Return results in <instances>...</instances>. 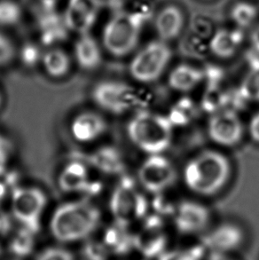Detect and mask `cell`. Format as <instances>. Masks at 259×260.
Here are the masks:
<instances>
[{
  "label": "cell",
  "mask_w": 259,
  "mask_h": 260,
  "mask_svg": "<svg viewBox=\"0 0 259 260\" xmlns=\"http://www.w3.org/2000/svg\"><path fill=\"white\" fill-rule=\"evenodd\" d=\"M102 214L89 199L60 204L50 219V232L54 239L63 243L86 239L98 229Z\"/></svg>",
  "instance_id": "obj_1"
},
{
  "label": "cell",
  "mask_w": 259,
  "mask_h": 260,
  "mask_svg": "<svg viewBox=\"0 0 259 260\" xmlns=\"http://www.w3.org/2000/svg\"><path fill=\"white\" fill-rule=\"evenodd\" d=\"M231 170L225 155L215 150H205L186 162L183 179L190 191L202 197H211L228 184Z\"/></svg>",
  "instance_id": "obj_2"
},
{
  "label": "cell",
  "mask_w": 259,
  "mask_h": 260,
  "mask_svg": "<svg viewBox=\"0 0 259 260\" xmlns=\"http://www.w3.org/2000/svg\"><path fill=\"white\" fill-rule=\"evenodd\" d=\"M126 133L131 142L148 155L164 154L173 140L171 119L145 109L134 113L127 123Z\"/></svg>",
  "instance_id": "obj_3"
},
{
  "label": "cell",
  "mask_w": 259,
  "mask_h": 260,
  "mask_svg": "<svg viewBox=\"0 0 259 260\" xmlns=\"http://www.w3.org/2000/svg\"><path fill=\"white\" fill-rule=\"evenodd\" d=\"M91 99L100 109L120 116L145 109L148 98L145 91L121 81H102L91 91Z\"/></svg>",
  "instance_id": "obj_4"
},
{
  "label": "cell",
  "mask_w": 259,
  "mask_h": 260,
  "mask_svg": "<svg viewBox=\"0 0 259 260\" xmlns=\"http://www.w3.org/2000/svg\"><path fill=\"white\" fill-rule=\"evenodd\" d=\"M143 21L138 14L119 12L107 21L102 31V44L115 57L127 56L136 48Z\"/></svg>",
  "instance_id": "obj_5"
},
{
  "label": "cell",
  "mask_w": 259,
  "mask_h": 260,
  "mask_svg": "<svg viewBox=\"0 0 259 260\" xmlns=\"http://www.w3.org/2000/svg\"><path fill=\"white\" fill-rule=\"evenodd\" d=\"M48 204L44 190L38 186H16L11 193V211L14 219L29 231L38 234Z\"/></svg>",
  "instance_id": "obj_6"
},
{
  "label": "cell",
  "mask_w": 259,
  "mask_h": 260,
  "mask_svg": "<svg viewBox=\"0 0 259 260\" xmlns=\"http://www.w3.org/2000/svg\"><path fill=\"white\" fill-rule=\"evenodd\" d=\"M172 55V50L165 41H152L133 57L130 75L141 84L154 83L165 73Z\"/></svg>",
  "instance_id": "obj_7"
},
{
  "label": "cell",
  "mask_w": 259,
  "mask_h": 260,
  "mask_svg": "<svg viewBox=\"0 0 259 260\" xmlns=\"http://www.w3.org/2000/svg\"><path fill=\"white\" fill-rule=\"evenodd\" d=\"M109 210L115 223L129 228L145 216L146 203L134 184L124 179L113 190Z\"/></svg>",
  "instance_id": "obj_8"
},
{
  "label": "cell",
  "mask_w": 259,
  "mask_h": 260,
  "mask_svg": "<svg viewBox=\"0 0 259 260\" xmlns=\"http://www.w3.org/2000/svg\"><path fill=\"white\" fill-rule=\"evenodd\" d=\"M177 179L175 166L163 154L148 155L138 170L140 186L153 194L164 193L171 188Z\"/></svg>",
  "instance_id": "obj_9"
},
{
  "label": "cell",
  "mask_w": 259,
  "mask_h": 260,
  "mask_svg": "<svg viewBox=\"0 0 259 260\" xmlns=\"http://www.w3.org/2000/svg\"><path fill=\"white\" fill-rule=\"evenodd\" d=\"M207 131L216 144L230 148L242 141L244 129L240 116L232 109H224L211 114Z\"/></svg>",
  "instance_id": "obj_10"
},
{
  "label": "cell",
  "mask_w": 259,
  "mask_h": 260,
  "mask_svg": "<svg viewBox=\"0 0 259 260\" xmlns=\"http://www.w3.org/2000/svg\"><path fill=\"white\" fill-rule=\"evenodd\" d=\"M100 10V0H68L63 16L69 30L87 34L96 23Z\"/></svg>",
  "instance_id": "obj_11"
},
{
  "label": "cell",
  "mask_w": 259,
  "mask_h": 260,
  "mask_svg": "<svg viewBox=\"0 0 259 260\" xmlns=\"http://www.w3.org/2000/svg\"><path fill=\"white\" fill-rule=\"evenodd\" d=\"M173 220L179 233L193 236L203 232L208 228L210 213L203 204L193 201H185L174 210Z\"/></svg>",
  "instance_id": "obj_12"
},
{
  "label": "cell",
  "mask_w": 259,
  "mask_h": 260,
  "mask_svg": "<svg viewBox=\"0 0 259 260\" xmlns=\"http://www.w3.org/2000/svg\"><path fill=\"white\" fill-rule=\"evenodd\" d=\"M244 241L242 229L233 223H224L204 236L203 245L210 252L228 254L238 250Z\"/></svg>",
  "instance_id": "obj_13"
},
{
  "label": "cell",
  "mask_w": 259,
  "mask_h": 260,
  "mask_svg": "<svg viewBox=\"0 0 259 260\" xmlns=\"http://www.w3.org/2000/svg\"><path fill=\"white\" fill-rule=\"evenodd\" d=\"M37 25L40 41L44 46H56L63 42L70 32L63 15H60L56 10L40 9L37 17Z\"/></svg>",
  "instance_id": "obj_14"
},
{
  "label": "cell",
  "mask_w": 259,
  "mask_h": 260,
  "mask_svg": "<svg viewBox=\"0 0 259 260\" xmlns=\"http://www.w3.org/2000/svg\"><path fill=\"white\" fill-rule=\"evenodd\" d=\"M108 124L104 117L93 111H84L75 116L70 124V132L76 141L91 143L105 134Z\"/></svg>",
  "instance_id": "obj_15"
},
{
  "label": "cell",
  "mask_w": 259,
  "mask_h": 260,
  "mask_svg": "<svg viewBox=\"0 0 259 260\" xmlns=\"http://www.w3.org/2000/svg\"><path fill=\"white\" fill-rule=\"evenodd\" d=\"M58 186L65 193H89L96 187L89 178L87 165L77 159L64 166L58 177Z\"/></svg>",
  "instance_id": "obj_16"
},
{
  "label": "cell",
  "mask_w": 259,
  "mask_h": 260,
  "mask_svg": "<svg viewBox=\"0 0 259 260\" xmlns=\"http://www.w3.org/2000/svg\"><path fill=\"white\" fill-rule=\"evenodd\" d=\"M167 238L161 225H147L134 235V247L147 258H158L166 251Z\"/></svg>",
  "instance_id": "obj_17"
},
{
  "label": "cell",
  "mask_w": 259,
  "mask_h": 260,
  "mask_svg": "<svg viewBox=\"0 0 259 260\" xmlns=\"http://www.w3.org/2000/svg\"><path fill=\"white\" fill-rule=\"evenodd\" d=\"M74 56L81 69L94 71L102 64V48L90 33L79 35L74 46Z\"/></svg>",
  "instance_id": "obj_18"
},
{
  "label": "cell",
  "mask_w": 259,
  "mask_h": 260,
  "mask_svg": "<svg viewBox=\"0 0 259 260\" xmlns=\"http://www.w3.org/2000/svg\"><path fill=\"white\" fill-rule=\"evenodd\" d=\"M84 161L87 166H91L99 172L116 175L122 173L124 168L123 158L116 149L109 147L101 148L84 156Z\"/></svg>",
  "instance_id": "obj_19"
},
{
  "label": "cell",
  "mask_w": 259,
  "mask_h": 260,
  "mask_svg": "<svg viewBox=\"0 0 259 260\" xmlns=\"http://www.w3.org/2000/svg\"><path fill=\"white\" fill-rule=\"evenodd\" d=\"M203 71L189 64H180L169 75V86L179 92L193 91L203 82Z\"/></svg>",
  "instance_id": "obj_20"
},
{
  "label": "cell",
  "mask_w": 259,
  "mask_h": 260,
  "mask_svg": "<svg viewBox=\"0 0 259 260\" xmlns=\"http://www.w3.org/2000/svg\"><path fill=\"white\" fill-rule=\"evenodd\" d=\"M183 27V14L178 7H165L155 19V29L163 41L176 39Z\"/></svg>",
  "instance_id": "obj_21"
},
{
  "label": "cell",
  "mask_w": 259,
  "mask_h": 260,
  "mask_svg": "<svg viewBox=\"0 0 259 260\" xmlns=\"http://www.w3.org/2000/svg\"><path fill=\"white\" fill-rule=\"evenodd\" d=\"M102 242L105 243L110 253L124 256L135 249L134 235H132L127 226L115 223L106 229Z\"/></svg>",
  "instance_id": "obj_22"
},
{
  "label": "cell",
  "mask_w": 259,
  "mask_h": 260,
  "mask_svg": "<svg viewBox=\"0 0 259 260\" xmlns=\"http://www.w3.org/2000/svg\"><path fill=\"white\" fill-rule=\"evenodd\" d=\"M242 42V34L238 30L219 29L210 39V51L215 56L228 59L237 53Z\"/></svg>",
  "instance_id": "obj_23"
},
{
  "label": "cell",
  "mask_w": 259,
  "mask_h": 260,
  "mask_svg": "<svg viewBox=\"0 0 259 260\" xmlns=\"http://www.w3.org/2000/svg\"><path fill=\"white\" fill-rule=\"evenodd\" d=\"M41 64L47 76L55 79L65 78L71 69L69 54L57 47L50 48L44 53Z\"/></svg>",
  "instance_id": "obj_24"
},
{
  "label": "cell",
  "mask_w": 259,
  "mask_h": 260,
  "mask_svg": "<svg viewBox=\"0 0 259 260\" xmlns=\"http://www.w3.org/2000/svg\"><path fill=\"white\" fill-rule=\"evenodd\" d=\"M35 236L36 234L21 226L10 239L11 253L20 258L29 256L35 249Z\"/></svg>",
  "instance_id": "obj_25"
},
{
  "label": "cell",
  "mask_w": 259,
  "mask_h": 260,
  "mask_svg": "<svg viewBox=\"0 0 259 260\" xmlns=\"http://www.w3.org/2000/svg\"><path fill=\"white\" fill-rule=\"evenodd\" d=\"M240 94L247 102H259V63L252 65L242 78Z\"/></svg>",
  "instance_id": "obj_26"
},
{
  "label": "cell",
  "mask_w": 259,
  "mask_h": 260,
  "mask_svg": "<svg viewBox=\"0 0 259 260\" xmlns=\"http://www.w3.org/2000/svg\"><path fill=\"white\" fill-rule=\"evenodd\" d=\"M22 11L13 0H0V26L11 27L21 21Z\"/></svg>",
  "instance_id": "obj_27"
},
{
  "label": "cell",
  "mask_w": 259,
  "mask_h": 260,
  "mask_svg": "<svg viewBox=\"0 0 259 260\" xmlns=\"http://www.w3.org/2000/svg\"><path fill=\"white\" fill-rule=\"evenodd\" d=\"M257 16V10L253 5L246 2L236 4L233 7L231 12V17L236 24L246 28L256 20Z\"/></svg>",
  "instance_id": "obj_28"
},
{
  "label": "cell",
  "mask_w": 259,
  "mask_h": 260,
  "mask_svg": "<svg viewBox=\"0 0 259 260\" xmlns=\"http://www.w3.org/2000/svg\"><path fill=\"white\" fill-rule=\"evenodd\" d=\"M204 249V247L203 249L196 247L189 249L167 250L158 257L157 260H202Z\"/></svg>",
  "instance_id": "obj_29"
},
{
  "label": "cell",
  "mask_w": 259,
  "mask_h": 260,
  "mask_svg": "<svg viewBox=\"0 0 259 260\" xmlns=\"http://www.w3.org/2000/svg\"><path fill=\"white\" fill-rule=\"evenodd\" d=\"M83 255L86 260H109L111 255L102 241H88L83 247Z\"/></svg>",
  "instance_id": "obj_30"
},
{
  "label": "cell",
  "mask_w": 259,
  "mask_h": 260,
  "mask_svg": "<svg viewBox=\"0 0 259 260\" xmlns=\"http://www.w3.org/2000/svg\"><path fill=\"white\" fill-rule=\"evenodd\" d=\"M43 54L40 47L35 43H26L20 51L21 61L26 67L33 68L41 63Z\"/></svg>",
  "instance_id": "obj_31"
},
{
  "label": "cell",
  "mask_w": 259,
  "mask_h": 260,
  "mask_svg": "<svg viewBox=\"0 0 259 260\" xmlns=\"http://www.w3.org/2000/svg\"><path fill=\"white\" fill-rule=\"evenodd\" d=\"M15 55L14 44L7 36L0 32V67L10 63Z\"/></svg>",
  "instance_id": "obj_32"
},
{
  "label": "cell",
  "mask_w": 259,
  "mask_h": 260,
  "mask_svg": "<svg viewBox=\"0 0 259 260\" xmlns=\"http://www.w3.org/2000/svg\"><path fill=\"white\" fill-rule=\"evenodd\" d=\"M36 260H75L70 250L60 247H51L43 250Z\"/></svg>",
  "instance_id": "obj_33"
},
{
  "label": "cell",
  "mask_w": 259,
  "mask_h": 260,
  "mask_svg": "<svg viewBox=\"0 0 259 260\" xmlns=\"http://www.w3.org/2000/svg\"><path fill=\"white\" fill-rule=\"evenodd\" d=\"M249 134L253 141L259 143V112L255 114L249 121Z\"/></svg>",
  "instance_id": "obj_34"
},
{
  "label": "cell",
  "mask_w": 259,
  "mask_h": 260,
  "mask_svg": "<svg viewBox=\"0 0 259 260\" xmlns=\"http://www.w3.org/2000/svg\"><path fill=\"white\" fill-rule=\"evenodd\" d=\"M12 229L10 217L0 211V236H7Z\"/></svg>",
  "instance_id": "obj_35"
},
{
  "label": "cell",
  "mask_w": 259,
  "mask_h": 260,
  "mask_svg": "<svg viewBox=\"0 0 259 260\" xmlns=\"http://www.w3.org/2000/svg\"><path fill=\"white\" fill-rule=\"evenodd\" d=\"M8 149L6 147H0V176L4 175L7 172L8 166Z\"/></svg>",
  "instance_id": "obj_36"
},
{
  "label": "cell",
  "mask_w": 259,
  "mask_h": 260,
  "mask_svg": "<svg viewBox=\"0 0 259 260\" xmlns=\"http://www.w3.org/2000/svg\"><path fill=\"white\" fill-rule=\"evenodd\" d=\"M37 2L42 10H56L57 5L60 0H37Z\"/></svg>",
  "instance_id": "obj_37"
},
{
  "label": "cell",
  "mask_w": 259,
  "mask_h": 260,
  "mask_svg": "<svg viewBox=\"0 0 259 260\" xmlns=\"http://www.w3.org/2000/svg\"><path fill=\"white\" fill-rule=\"evenodd\" d=\"M7 194H8V186L4 181L0 180V207L7 199Z\"/></svg>",
  "instance_id": "obj_38"
},
{
  "label": "cell",
  "mask_w": 259,
  "mask_h": 260,
  "mask_svg": "<svg viewBox=\"0 0 259 260\" xmlns=\"http://www.w3.org/2000/svg\"><path fill=\"white\" fill-rule=\"evenodd\" d=\"M251 44L256 53H259V26L254 29L251 35Z\"/></svg>",
  "instance_id": "obj_39"
},
{
  "label": "cell",
  "mask_w": 259,
  "mask_h": 260,
  "mask_svg": "<svg viewBox=\"0 0 259 260\" xmlns=\"http://www.w3.org/2000/svg\"><path fill=\"white\" fill-rule=\"evenodd\" d=\"M206 260H235V258H232L229 257L228 254L223 253H214L210 252V256L207 257Z\"/></svg>",
  "instance_id": "obj_40"
},
{
  "label": "cell",
  "mask_w": 259,
  "mask_h": 260,
  "mask_svg": "<svg viewBox=\"0 0 259 260\" xmlns=\"http://www.w3.org/2000/svg\"><path fill=\"white\" fill-rule=\"evenodd\" d=\"M2 105H3V97H2V94L0 92V109H1Z\"/></svg>",
  "instance_id": "obj_41"
},
{
  "label": "cell",
  "mask_w": 259,
  "mask_h": 260,
  "mask_svg": "<svg viewBox=\"0 0 259 260\" xmlns=\"http://www.w3.org/2000/svg\"><path fill=\"white\" fill-rule=\"evenodd\" d=\"M2 253H3V248H2L1 244H0V256L2 255Z\"/></svg>",
  "instance_id": "obj_42"
},
{
  "label": "cell",
  "mask_w": 259,
  "mask_h": 260,
  "mask_svg": "<svg viewBox=\"0 0 259 260\" xmlns=\"http://www.w3.org/2000/svg\"><path fill=\"white\" fill-rule=\"evenodd\" d=\"M109 1H116V0H109Z\"/></svg>",
  "instance_id": "obj_43"
}]
</instances>
